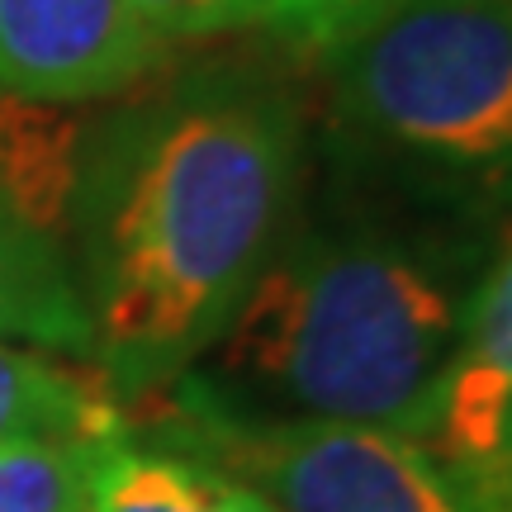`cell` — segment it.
<instances>
[{
    "label": "cell",
    "mask_w": 512,
    "mask_h": 512,
    "mask_svg": "<svg viewBox=\"0 0 512 512\" xmlns=\"http://www.w3.org/2000/svg\"><path fill=\"white\" fill-rule=\"evenodd\" d=\"M105 437H48L5 446L0 451V512H95L91 479L95 451Z\"/></svg>",
    "instance_id": "obj_11"
},
{
    "label": "cell",
    "mask_w": 512,
    "mask_h": 512,
    "mask_svg": "<svg viewBox=\"0 0 512 512\" xmlns=\"http://www.w3.org/2000/svg\"><path fill=\"white\" fill-rule=\"evenodd\" d=\"M166 437L228 465L275 512H494L418 437L389 427L242 418L181 394Z\"/></svg>",
    "instance_id": "obj_4"
},
{
    "label": "cell",
    "mask_w": 512,
    "mask_h": 512,
    "mask_svg": "<svg viewBox=\"0 0 512 512\" xmlns=\"http://www.w3.org/2000/svg\"><path fill=\"white\" fill-rule=\"evenodd\" d=\"M498 512H512V484L503 489V503H498Z\"/></svg>",
    "instance_id": "obj_14"
},
{
    "label": "cell",
    "mask_w": 512,
    "mask_h": 512,
    "mask_svg": "<svg viewBox=\"0 0 512 512\" xmlns=\"http://www.w3.org/2000/svg\"><path fill=\"white\" fill-rule=\"evenodd\" d=\"M0 342L91 361V323L81 309L72 256L53 238L0 209Z\"/></svg>",
    "instance_id": "obj_9"
},
{
    "label": "cell",
    "mask_w": 512,
    "mask_h": 512,
    "mask_svg": "<svg viewBox=\"0 0 512 512\" xmlns=\"http://www.w3.org/2000/svg\"><path fill=\"white\" fill-rule=\"evenodd\" d=\"M498 238L309 157L285 238L209 347L214 380L176 389L242 418L422 437Z\"/></svg>",
    "instance_id": "obj_2"
},
{
    "label": "cell",
    "mask_w": 512,
    "mask_h": 512,
    "mask_svg": "<svg viewBox=\"0 0 512 512\" xmlns=\"http://www.w3.org/2000/svg\"><path fill=\"white\" fill-rule=\"evenodd\" d=\"M95 512H275L228 465L190 451L181 441H143L128 427L110 432L95 451Z\"/></svg>",
    "instance_id": "obj_8"
},
{
    "label": "cell",
    "mask_w": 512,
    "mask_h": 512,
    "mask_svg": "<svg viewBox=\"0 0 512 512\" xmlns=\"http://www.w3.org/2000/svg\"><path fill=\"white\" fill-rule=\"evenodd\" d=\"M508 408H512V228H503L489 266L479 275L475 299L460 323L456 356L441 375L422 446L470 484L498 512L512 484L508 460Z\"/></svg>",
    "instance_id": "obj_6"
},
{
    "label": "cell",
    "mask_w": 512,
    "mask_h": 512,
    "mask_svg": "<svg viewBox=\"0 0 512 512\" xmlns=\"http://www.w3.org/2000/svg\"><path fill=\"white\" fill-rule=\"evenodd\" d=\"M128 0H0V91L91 105L166 62Z\"/></svg>",
    "instance_id": "obj_5"
},
{
    "label": "cell",
    "mask_w": 512,
    "mask_h": 512,
    "mask_svg": "<svg viewBox=\"0 0 512 512\" xmlns=\"http://www.w3.org/2000/svg\"><path fill=\"white\" fill-rule=\"evenodd\" d=\"M114 427H124V403L95 366L0 342V451L48 437H105Z\"/></svg>",
    "instance_id": "obj_10"
},
{
    "label": "cell",
    "mask_w": 512,
    "mask_h": 512,
    "mask_svg": "<svg viewBox=\"0 0 512 512\" xmlns=\"http://www.w3.org/2000/svg\"><path fill=\"white\" fill-rule=\"evenodd\" d=\"M503 441H508V460H512V408H508V432H503Z\"/></svg>",
    "instance_id": "obj_15"
},
{
    "label": "cell",
    "mask_w": 512,
    "mask_h": 512,
    "mask_svg": "<svg viewBox=\"0 0 512 512\" xmlns=\"http://www.w3.org/2000/svg\"><path fill=\"white\" fill-rule=\"evenodd\" d=\"M86 133L91 124L76 105L0 91V209L62 247L72 242Z\"/></svg>",
    "instance_id": "obj_7"
},
{
    "label": "cell",
    "mask_w": 512,
    "mask_h": 512,
    "mask_svg": "<svg viewBox=\"0 0 512 512\" xmlns=\"http://www.w3.org/2000/svg\"><path fill=\"white\" fill-rule=\"evenodd\" d=\"M128 5L166 48L266 29V0H128Z\"/></svg>",
    "instance_id": "obj_12"
},
{
    "label": "cell",
    "mask_w": 512,
    "mask_h": 512,
    "mask_svg": "<svg viewBox=\"0 0 512 512\" xmlns=\"http://www.w3.org/2000/svg\"><path fill=\"white\" fill-rule=\"evenodd\" d=\"M394 0H266V29L304 53H323L332 38L351 34Z\"/></svg>",
    "instance_id": "obj_13"
},
{
    "label": "cell",
    "mask_w": 512,
    "mask_h": 512,
    "mask_svg": "<svg viewBox=\"0 0 512 512\" xmlns=\"http://www.w3.org/2000/svg\"><path fill=\"white\" fill-rule=\"evenodd\" d=\"M309 157L304 100L261 67L195 72L86 133L67 256L114 394L209 356L285 238Z\"/></svg>",
    "instance_id": "obj_1"
},
{
    "label": "cell",
    "mask_w": 512,
    "mask_h": 512,
    "mask_svg": "<svg viewBox=\"0 0 512 512\" xmlns=\"http://www.w3.org/2000/svg\"><path fill=\"white\" fill-rule=\"evenodd\" d=\"M313 57L328 166L512 228V0H394Z\"/></svg>",
    "instance_id": "obj_3"
}]
</instances>
